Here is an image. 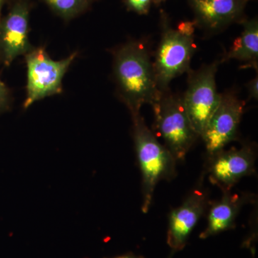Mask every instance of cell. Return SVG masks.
<instances>
[{
    "mask_svg": "<svg viewBox=\"0 0 258 258\" xmlns=\"http://www.w3.org/2000/svg\"><path fill=\"white\" fill-rule=\"evenodd\" d=\"M113 76L117 93L131 112L140 113L144 104H151L160 94L147 47L131 40L113 50Z\"/></svg>",
    "mask_w": 258,
    "mask_h": 258,
    "instance_id": "6da1fadb",
    "label": "cell"
},
{
    "mask_svg": "<svg viewBox=\"0 0 258 258\" xmlns=\"http://www.w3.org/2000/svg\"><path fill=\"white\" fill-rule=\"evenodd\" d=\"M161 37L152 62L156 83L160 92L169 90L174 78L190 71V61L195 50L194 22H181L173 29L168 16L161 15Z\"/></svg>",
    "mask_w": 258,
    "mask_h": 258,
    "instance_id": "7a4b0ae2",
    "label": "cell"
},
{
    "mask_svg": "<svg viewBox=\"0 0 258 258\" xmlns=\"http://www.w3.org/2000/svg\"><path fill=\"white\" fill-rule=\"evenodd\" d=\"M134 144L142 174V210L147 213L156 186L162 179L175 176L176 159L150 130L140 113L132 116Z\"/></svg>",
    "mask_w": 258,
    "mask_h": 258,
    "instance_id": "3957f363",
    "label": "cell"
},
{
    "mask_svg": "<svg viewBox=\"0 0 258 258\" xmlns=\"http://www.w3.org/2000/svg\"><path fill=\"white\" fill-rule=\"evenodd\" d=\"M156 130L176 161L184 160L197 139L183 98L167 91L161 92L152 103Z\"/></svg>",
    "mask_w": 258,
    "mask_h": 258,
    "instance_id": "277c9868",
    "label": "cell"
},
{
    "mask_svg": "<svg viewBox=\"0 0 258 258\" xmlns=\"http://www.w3.org/2000/svg\"><path fill=\"white\" fill-rule=\"evenodd\" d=\"M78 55L79 52H74L62 60H54L42 46L33 47L25 54L28 81L24 109L47 97L62 93V79Z\"/></svg>",
    "mask_w": 258,
    "mask_h": 258,
    "instance_id": "5b68a950",
    "label": "cell"
},
{
    "mask_svg": "<svg viewBox=\"0 0 258 258\" xmlns=\"http://www.w3.org/2000/svg\"><path fill=\"white\" fill-rule=\"evenodd\" d=\"M218 64L215 62L188 72L187 89L182 96L183 101L191 126L199 137L203 135L221 100L215 81Z\"/></svg>",
    "mask_w": 258,
    "mask_h": 258,
    "instance_id": "8992f818",
    "label": "cell"
},
{
    "mask_svg": "<svg viewBox=\"0 0 258 258\" xmlns=\"http://www.w3.org/2000/svg\"><path fill=\"white\" fill-rule=\"evenodd\" d=\"M31 0H13L0 23V64L9 67L32 48L29 41Z\"/></svg>",
    "mask_w": 258,
    "mask_h": 258,
    "instance_id": "52a82bcc",
    "label": "cell"
},
{
    "mask_svg": "<svg viewBox=\"0 0 258 258\" xmlns=\"http://www.w3.org/2000/svg\"><path fill=\"white\" fill-rule=\"evenodd\" d=\"M244 108V102L234 91L221 94L220 104L201 137L209 157L222 151L236 138Z\"/></svg>",
    "mask_w": 258,
    "mask_h": 258,
    "instance_id": "ba28073f",
    "label": "cell"
},
{
    "mask_svg": "<svg viewBox=\"0 0 258 258\" xmlns=\"http://www.w3.org/2000/svg\"><path fill=\"white\" fill-rule=\"evenodd\" d=\"M255 159V152L250 146L229 151L222 149L210 157V180L222 190H229L241 178L254 172Z\"/></svg>",
    "mask_w": 258,
    "mask_h": 258,
    "instance_id": "9c48e42d",
    "label": "cell"
},
{
    "mask_svg": "<svg viewBox=\"0 0 258 258\" xmlns=\"http://www.w3.org/2000/svg\"><path fill=\"white\" fill-rule=\"evenodd\" d=\"M207 203L206 194L203 190L196 189L181 206L171 212L167 243L171 255L184 248L191 231L203 215Z\"/></svg>",
    "mask_w": 258,
    "mask_h": 258,
    "instance_id": "30bf717a",
    "label": "cell"
},
{
    "mask_svg": "<svg viewBox=\"0 0 258 258\" xmlns=\"http://www.w3.org/2000/svg\"><path fill=\"white\" fill-rule=\"evenodd\" d=\"M251 0H187L195 14L196 26L218 31L244 20V12Z\"/></svg>",
    "mask_w": 258,
    "mask_h": 258,
    "instance_id": "8fae6325",
    "label": "cell"
},
{
    "mask_svg": "<svg viewBox=\"0 0 258 258\" xmlns=\"http://www.w3.org/2000/svg\"><path fill=\"white\" fill-rule=\"evenodd\" d=\"M223 191L221 200L215 203L210 210L208 226L200 235V238H208L233 228L236 217L242 205L247 200L244 196L232 195L229 190Z\"/></svg>",
    "mask_w": 258,
    "mask_h": 258,
    "instance_id": "7c38bea8",
    "label": "cell"
},
{
    "mask_svg": "<svg viewBox=\"0 0 258 258\" xmlns=\"http://www.w3.org/2000/svg\"><path fill=\"white\" fill-rule=\"evenodd\" d=\"M244 30L231 46L222 61L235 59L244 62V68H252L257 71L258 67V22L257 19L240 23Z\"/></svg>",
    "mask_w": 258,
    "mask_h": 258,
    "instance_id": "4fadbf2b",
    "label": "cell"
},
{
    "mask_svg": "<svg viewBox=\"0 0 258 258\" xmlns=\"http://www.w3.org/2000/svg\"><path fill=\"white\" fill-rule=\"evenodd\" d=\"M57 16L70 21L91 9L98 0H42Z\"/></svg>",
    "mask_w": 258,
    "mask_h": 258,
    "instance_id": "5bb4252c",
    "label": "cell"
},
{
    "mask_svg": "<svg viewBox=\"0 0 258 258\" xmlns=\"http://www.w3.org/2000/svg\"><path fill=\"white\" fill-rule=\"evenodd\" d=\"M13 102V93L11 90L0 79V115L3 114L11 108Z\"/></svg>",
    "mask_w": 258,
    "mask_h": 258,
    "instance_id": "9a60e30c",
    "label": "cell"
},
{
    "mask_svg": "<svg viewBox=\"0 0 258 258\" xmlns=\"http://www.w3.org/2000/svg\"><path fill=\"white\" fill-rule=\"evenodd\" d=\"M125 8L128 11L138 15H147L150 10L152 0H123Z\"/></svg>",
    "mask_w": 258,
    "mask_h": 258,
    "instance_id": "2e32d148",
    "label": "cell"
},
{
    "mask_svg": "<svg viewBox=\"0 0 258 258\" xmlns=\"http://www.w3.org/2000/svg\"><path fill=\"white\" fill-rule=\"evenodd\" d=\"M249 97L257 100L258 98V79L257 76L254 79L251 80L247 85Z\"/></svg>",
    "mask_w": 258,
    "mask_h": 258,
    "instance_id": "e0dca14e",
    "label": "cell"
},
{
    "mask_svg": "<svg viewBox=\"0 0 258 258\" xmlns=\"http://www.w3.org/2000/svg\"><path fill=\"white\" fill-rule=\"evenodd\" d=\"M13 0H0V23H1L2 18V13H3V8H4L5 5L7 4H10V3Z\"/></svg>",
    "mask_w": 258,
    "mask_h": 258,
    "instance_id": "ac0fdd59",
    "label": "cell"
},
{
    "mask_svg": "<svg viewBox=\"0 0 258 258\" xmlns=\"http://www.w3.org/2000/svg\"><path fill=\"white\" fill-rule=\"evenodd\" d=\"M108 258V257H106ZM110 258H141L139 256L136 255L133 253H127L125 254H122V255L116 256V257H110Z\"/></svg>",
    "mask_w": 258,
    "mask_h": 258,
    "instance_id": "d6986e66",
    "label": "cell"
},
{
    "mask_svg": "<svg viewBox=\"0 0 258 258\" xmlns=\"http://www.w3.org/2000/svg\"><path fill=\"white\" fill-rule=\"evenodd\" d=\"M166 1V0H152V3H154L155 5H160L161 3H164V2Z\"/></svg>",
    "mask_w": 258,
    "mask_h": 258,
    "instance_id": "ffe728a7",
    "label": "cell"
}]
</instances>
